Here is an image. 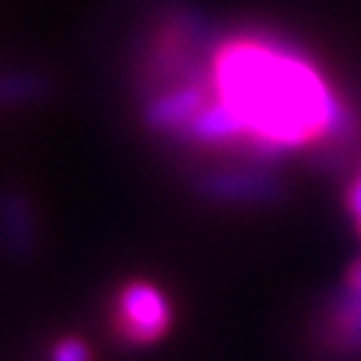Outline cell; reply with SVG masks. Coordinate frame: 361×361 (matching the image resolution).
Returning a JSON list of instances; mask_svg holds the SVG:
<instances>
[{"mask_svg": "<svg viewBox=\"0 0 361 361\" xmlns=\"http://www.w3.org/2000/svg\"><path fill=\"white\" fill-rule=\"evenodd\" d=\"M211 85L241 115L247 154L277 163L313 142H346L355 118L298 49L277 39L226 42L214 51Z\"/></svg>", "mask_w": 361, "mask_h": 361, "instance_id": "1", "label": "cell"}, {"mask_svg": "<svg viewBox=\"0 0 361 361\" xmlns=\"http://www.w3.org/2000/svg\"><path fill=\"white\" fill-rule=\"evenodd\" d=\"M193 193L217 202V205H244V208H268L280 205L289 190L274 169L259 166H226L205 169L193 178Z\"/></svg>", "mask_w": 361, "mask_h": 361, "instance_id": "2", "label": "cell"}, {"mask_svg": "<svg viewBox=\"0 0 361 361\" xmlns=\"http://www.w3.org/2000/svg\"><path fill=\"white\" fill-rule=\"evenodd\" d=\"M111 325L123 343L148 346L172 331V304L151 280H130L118 289Z\"/></svg>", "mask_w": 361, "mask_h": 361, "instance_id": "3", "label": "cell"}, {"mask_svg": "<svg viewBox=\"0 0 361 361\" xmlns=\"http://www.w3.org/2000/svg\"><path fill=\"white\" fill-rule=\"evenodd\" d=\"M208 99L211 97H208L205 82H178L145 103L142 121L157 135H178L208 106Z\"/></svg>", "mask_w": 361, "mask_h": 361, "instance_id": "4", "label": "cell"}, {"mask_svg": "<svg viewBox=\"0 0 361 361\" xmlns=\"http://www.w3.org/2000/svg\"><path fill=\"white\" fill-rule=\"evenodd\" d=\"M178 142H193V145H205V148H217V145H247V127L241 115L235 111L229 103L223 99H208V106L187 123L184 130L175 135Z\"/></svg>", "mask_w": 361, "mask_h": 361, "instance_id": "5", "label": "cell"}, {"mask_svg": "<svg viewBox=\"0 0 361 361\" xmlns=\"http://www.w3.org/2000/svg\"><path fill=\"white\" fill-rule=\"evenodd\" d=\"M325 343L341 355H361V286L343 283L325 310Z\"/></svg>", "mask_w": 361, "mask_h": 361, "instance_id": "6", "label": "cell"}, {"mask_svg": "<svg viewBox=\"0 0 361 361\" xmlns=\"http://www.w3.org/2000/svg\"><path fill=\"white\" fill-rule=\"evenodd\" d=\"M0 244L16 259L33 256L39 244L37 220L25 193L18 190H0Z\"/></svg>", "mask_w": 361, "mask_h": 361, "instance_id": "7", "label": "cell"}, {"mask_svg": "<svg viewBox=\"0 0 361 361\" xmlns=\"http://www.w3.org/2000/svg\"><path fill=\"white\" fill-rule=\"evenodd\" d=\"M51 90L49 75L37 70H13L0 73V106H27L45 99Z\"/></svg>", "mask_w": 361, "mask_h": 361, "instance_id": "8", "label": "cell"}, {"mask_svg": "<svg viewBox=\"0 0 361 361\" xmlns=\"http://www.w3.org/2000/svg\"><path fill=\"white\" fill-rule=\"evenodd\" d=\"M51 361H90V346L78 337H63L51 346Z\"/></svg>", "mask_w": 361, "mask_h": 361, "instance_id": "9", "label": "cell"}, {"mask_svg": "<svg viewBox=\"0 0 361 361\" xmlns=\"http://www.w3.org/2000/svg\"><path fill=\"white\" fill-rule=\"evenodd\" d=\"M346 211L353 214L355 220L361 217V169H358L355 180H353V184H349V190H346Z\"/></svg>", "mask_w": 361, "mask_h": 361, "instance_id": "10", "label": "cell"}, {"mask_svg": "<svg viewBox=\"0 0 361 361\" xmlns=\"http://www.w3.org/2000/svg\"><path fill=\"white\" fill-rule=\"evenodd\" d=\"M355 226H358V235H361V217H358V220H355Z\"/></svg>", "mask_w": 361, "mask_h": 361, "instance_id": "11", "label": "cell"}]
</instances>
